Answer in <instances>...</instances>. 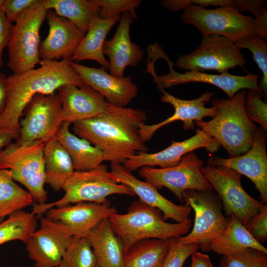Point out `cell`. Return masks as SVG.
I'll return each instance as SVG.
<instances>
[{"instance_id": "1", "label": "cell", "mask_w": 267, "mask_h": 267, "mask_svg": "<svg viewBox=\"0 0 267 267\" xmlns=\"http://www.w3.org/2000/svg\"><path fill=\"white\" fill-rule=\"evenodd\" d=\"M146 113L140 109L113 105L107 102L105 111L90 119L73 123V130L100 149L106 161L122 164L134 155L149 151L139 134Z\"/></svg>"}, {"instance_id": "2", "label": "cell", "mask_w": 267, "mask_h": 267, "mask_svg": "<svg viewBox=\"0 0 267 267\" xmlns=\"http://www.w3.org/2000/svg\"><path fill=\"white\" fill-rule=\"evenodd\" d=\"M40 67L7 78V98L0 115V128L19 133L20 120L27 104L39 93L50 94L61 87L84 83L70 60H42Z\"/></svg>"}, {"instance_id": "3", "label": "cell", "mask_w": 267, "mask_h": 267, "mask_svg": "<svg viewBox=\"0 0 267 267\" xmlns=\"http://www.w3.org/2000/svg\"><path fill=\"white\" fill-rule=\"evenodd\" d=\"M245 89L228 99H214L212 106L217 109L216 116L209 121H195L200 130L215 139L227 151L230 157L248 152L253 143L257 128L248 117L245 107Z\"/></svg>"}, {"instance_id": "4", "label": "cell", "mask_w": 267, "mask_h": 267, "mask_svg": "<svg viewBox=\"0 0 267 267\" xmlns=\"http://www.w3.org/2000/svg\"><path fill=\"white\" fill-rule=\"evenodd\" d=\"M147 52V68L145 72L152 75L156 87L165 89L188 83L201 82L220 88L229 98L243 89H253L263 94L259 87V75L248 73L245 76H237L228 72L210 74L197 71L180 73L174 69V63L157 43L149 44Z\"/></svg>"}, {"instance_id": "5", "label": "cell", "mask_w": 267, "mask_h": 267, "mask_svg": "<svg viewBox=\"0 0 267 267\" xmlns=\"http://www.w3.org/2000/svg\"><path fill=\"white\" fill-rule=\"evenodd\" d=\"M109 220L115 234L121 239L125 254L136 243L147 239L169 240L189 233L191 221L170 223L163 219L162 212L140 201H135L125 214L117 212Z\"/></svg>"}, {"instance_id": "6", "label": "cell", "mask_w": 267, "mask_h": 267, "mask_svg": "<svg viewBox=\"0 0 267 267\" xmlns=\"http://www.w3.org/2000/svg\"><path fill=\"white\" fill-rule=\"evenodd\" d=\"M64 194L53 202L34 203L32 213L41 215L49 209L79 202L103 203L108 202L111 195L135 196L127 186L117 182L110 177L107 166L101 164L89 171H75L64 183Z\"/></svg>"}, {"instance_id": "7", "label": "cell", "mask_w": 267, "mask_h": 267, "mask_svg": "<svg viewBox=\"0 0 267 267\" xmlns=\"http://www.w3.org/2000/svg\"><path fill=\"white\" fill-rule=\"evenodd\" d=\"M174 5L177 11L184 9L182 23L196 27L202 36L219 35L237 42L255 35L254 18L232 7L207 9L185 0H175Z\"/></svg>"}, {"instance_id": "8", "label": "cell", "mask_w": 267, "mask_h": 267, "mask_svg": "<svg viewBox=\"0 0 267 267\" xmlns=\"http://www.w3.org/2000/svg\"><path fill=\"white\" fill-rule=\"evenodd\" d=\"M45 144L42 141L24 145L11 143L0 151V169L8 170L14 180L23 185L38 204L47 200L44 187Z\"/></svg>"}, {"instance_id": "9", "label": "cell", "mask_w": 267, "mask_h": 267, "mask_svg": "<svg viewBox=\"0 0 267 267\" xmlns=\"http://www.w3.org/2000/svg\"><path fill=\"white\" fill-rule=\"evenodd\" d=\"M47 10L44 0H39L24 11L13 25L7 45V66L13 74H21L40 64V30Z\"/></svg>"}, {"instance_id": "10", "label": "cell", "mask_w": 267, "mask_h": 267, "mask_svg": "<svg viewBox=\"0 0 267 267\" xmlns=\"http://www.w3.org/2000/svg\"><path fill=\"white\" fill-rule=\"evenodd\" d=\"M233 40L222 36H203L197 48L178 57L176 65L187 71L214 70L220 74L237 66L243 67L246 61Z\"/></svg>"}, {"instance_id": "11", "label": "cell", "mask_w": 267, "mask_h": 267, "mask_svg": "<svg viewBox=\"0 0 267 267\" xmlns=\"http://www.w3.org/2000/svg\"><path fill=\"white\" fill-rule=\"evenodd\" d=\"M61 110V102L57 91L35 95L20 120L19 134L15 143L19 145L36 141L46 143L55 138L62 124Z\"/></svg>"}, {"instance_id": "12", "label": "cell", "mask_w": 267, "mask_h": 267, "mask_svg": "<svg viewBox=\"0 0 267 267\" xmlns=\"http://www.w3.org/2000/svg\"><path fill=\"white\" fill-rule=\"evenodd\" d=\"M201 172L221 199L226 213L235 216L245 226L267 205L245 191L241 183V175L235 171L207 165Z\"/></svg>"}, {"instance_id": "13", "label": "cell", "mask_w": 267, "mask_h": 267, "mask_svg": "<svg viewBox=\"0 0 267 267\" xmlns=\"http://www.w3.org/2000/svg\"><path fill=\"white\" fill-rule=\"evenodd\" d=\"M203 165V161L191 151L174 167L160 169L143 167L140 168L138 175L157 189L167 188L183 203V194L186 190L213 189L201 172Z\"/></svg>"}, {"instance_id": "14", "label": "cell", "mask_w": 267, "mask_h": 267, "mask_svg": "<svg viewBox=\"0 0 267 267\" xmlns=\"http://www.w3.org/2000/svg\"><path fill=\"white\" fill-rule=\"evenodd\" d=\"M212 190H188L183 194V201L195 212L194 225L191 231L178 237L181 243L198 244L202 248L219 236L226 228L228 219Z\"/></svg>"}, {"instance_id": "15", "label": "cell", "mask_w": 267, "mask_h": 267, "mask_svg": "<svg viewBox=\"0 0 267 267\" xmlns=\"http://www.w3.org/2000/svg\"><path fill=\"white\" fill-rule=\"evenodd\" d=\"M73 235L69 228L47 217L42 218L26 244L35 267H58Z\"/></svg>"}, {"instance_id": "16", "label": "cell", "mask_w": 267, "mask_h": 267, "mask_svg": "<svg viewBox=\"0 0 267 267\" xmlns=\"http://www.w3.org/2000/svg\"><path fill=\"white\" fill-rule=\"evenodd\" d=\"M262 127H257L253 143L246 153L235 157L223 158L212 156L207 165L222 166L232 169L249 178L259 191L262 201H267V154L266 134Z\"/></svg>"}, {"instance_id": "17", "label": "cell", "mask_w": 267, "mask_h": 267, "mask_svg": "<svg viewBox=\"0 0 267 267\" xmlns=\"http://www.w3.org/2000/svg\"><path fill=\"white\" fill-rule=\"evenodd\" d=\"M220 147L215 139L198 128L195 134L188 139L179 142L172 141L170 146L157 152H143L132 156L123 165L131 172L143 167L158 166L167 168L177 165L184 155L197 149L205 148L214 153Z\"/></svg>"}, {"instance_id": "18", "label": "cell", "mask_w": 267, "mask_h": 267, "mask_svg": "<svg viewBox=\"0 0 267 267\" xmlns=\"http://www.w3.org/2000/svg\"><path fill=\"white\" fill-rule=\"evenodd\" d=\"M109 175L117 182L129 187L139 201L159 210L163 213L164 220L171 219L176 222H182L189 218L191 210L189 205L175 204L160 194L150 182L136 178L123 165L111 163Z\"/></svg>"}, {"instance_id": "19", "label": "cell", "mask_w": 267, "mask_h": 267, "mask_svg": "<svg viewBox=\"0 0 267 267\" xmlns=\"http://www.w3.org/2000/svg\"><path fill=\"white\" fill-rule=\"evenodd\" d=\"M162 93L161 101L171 104L174 108V114L164 121L156 124L141 125L139 134L143 142L149 141L154 133L160 128L172 122L180 121L183 123L184 130L194 129V122L203 120L207 117L214 118L217 109L213 106L206 107V103L209 102L214 95L210 91L202 93L199 97L192 100H184L169 93L161 87H157Z\"/></svg>"}, {"instance_id": "20", "label": "cell", "mask_w": 267, "mask_h": 267, "mask_svg": "<svg viewBox=\"0 0 267 267\" xmlns=\"http://www.w3.org/2000/svg\"><path fill=\"white\" fill-rule=\"evenodd\" d=\"M46 18L49 30L40 44L39 53L41 61L70 60L85 34L69 20L58 16L52 10L46 11Z\"/></svg>"}, {"instance_id": "21", "label": "cell", "mask_w": 267, "mask_h": 267, "mask_svg": "<svg viewBox=\"0 0 267 267\" xmlns=\"http://www.w3.org/2000/svg\"><path fill=\"white\" fill-rule=\"evenodd\" d=\"M70 64L84 84L99 92L113 105L126 107L138 94V86L129 76L116 77L102 67H90L71 61Z\"/></svg>"}, {"instance_id": "22", "label": "cell", "mask_w": 267, "mask_h": 267, "mask_svg": "<svg viewBox=\"0 0 267 267\" xmlns=\"http://www.w3.org/2000/svg\"><path fill=\"white\" fill-rule=\"evenodd\" d=\"M61 102V121L70 124L102 114L107 101L99 92L83 84H68L57 90Z\"/></svg>"}, {"instance_id": "23", "label": "cell", "mask_w": 267, "mask_h": 267, "mask_svg": "<svg viewBox=\"0 0 267 267\" xmlns=\"http://www.w3.org/2000/svg\"><path fill=\"white\" fill-rule=\"evenodd\" d=\"M116 212L109 201L79 202L51 208L46 211V217L66 226L73 236H85L101 221Z\"/></svg>"}, {"instance_id": "24", "label": "cell", "mask_w": 267, "mask_h": 267, "mask_svg": "<svg viewBox=\"0 0 267 267\" xmlns=\"http://www.w3.org/2000/svg\"><path fill=\"white\" fill-rule=\"evenodd\" d=\"M134 20L129 12L122 13L114 35L103 45V53L109 59V74L116 77H124L126 68L137 66L144 57V51L130 39V26Z\"/></svg>"}, {"instance_id": "25", "label": "cell", "mask_w": 267, "mask_h": 267, "mask_svg": "<svg viewBox=\"0 0 267 267\" xmlns=\"http://www.w3.org/2000/svg\"><path fill=\"white\" fill-rule=\"evenodd\" d=\"M100 267H125L122 242L115 234L109 218L101 221L85 236Z\"/></svg>"}, {"instance_id": "26", "label": "cell", "mask_w": 267, "mask_h": 267, "mask_svg": "<svg viewBox=\"0 0 267 267\" xmlns=\"http://www.w3.org/2000/svg\"><path fill=\"white\" fill-rule=\"evenodd\" d=\"M227 226L215 239L201 248L226 256L248 248L267 253V249L256 240L234 215H230Z\"/></svg>"}, {"instance_id": "27", "label": "cell", "mask_w": 267, "mask_h": 267, "mask_svg": "<svg viewBox=\"0 0 267 267\" xmlns=\"http://www.w3.org/2000/svg\"><path fill=\"white\" fill-rule=\"evenodd\" d=\"M70 124L63 123L55 139L68 153L75 171H89L97 167L105 161L103 152L86 139L72 134Z\"/></svg>"}, {"instance_id": "28", "label": "cell", "mask_w": 267, "mask_h": 267, "mask_svg": "<svg viewBox=\"0 0 267 267\" xmlns=\"http://www.w3.org/2000/svg\"><path fill=\"white\" fill-rule=\"evenodd\" d=\"M121 18L120 15L103 19L97 18L91 25L70 60L76 62L84 60H94L106 70H108L109 62L103 53V45L106 37L112 27Z\"/></svg>"}, {"instance_id": "29", "label": "cell", "mask_w": 267, "mask_h": 267, "mask_svg": "<svg viewBox=\"0 0 267 267\" xmlns=\"http://www.w3.org/2000/svg\"><path fill=\"white\" fill-rule=\"evenodd\" d=\"M45 183L59 191L75 171L67 151L55 138L45 143L44 148Z\"/></svg>"}, {"instance_id": "30", "label": "cell", "mask_w": 267, "mask_h": 267, "mask_svg": "<svg viewBox=\"0 0 267 267\" xmlns=\"http://www.w3.org/2000/svg\"><path fill=\"white\" fill-rule=\"evenodd\" d=\"M45 8L73 23L86 34L99 17V8L91 0H44Z\"/></svg>"}, {"instance_id": "31", "label": "cell", "mask_w": 267, "mask_h": 267, "mask_svg": "<svg viewBox=\"0 0 267 267\" xmlns=\"http://www.w3.org/2000/svg\"><path fill=\"white\" fill-rule=\"evenodd\" d=\"M168 248V240L140 241L125 254V267H161Z\"/></svg>"}, {"instance_id": "32", "label": "cell", "mask_w": 267, "mask_h": 267, "mask_svg": "<svg viewBox=\"0 0 267 267\" xmlns=\"http://www.w3.org/2000/svg\"><path fill=\"white\" fill-rule=\"evenodd\" d=\"M33 202L31 195L14 182L9 171L0 169V223Z\"/></svg>"}, {"instance_id": "33", "label": "cell", "mask_w": 267, "mask_h": 267, "mask_svg": "<svg viewBox=\"0 0 267 267\" xmlns=\"http://www.w3.org/2000/svg\"><path fill=\"white\" fill-rule=\"evenodd\" d=\"M37 219L32 212L23 210L17 211L0 223V245L20 240L26 244L36 229Z\"/></svg>"}, {"instance_id": "34", "label": "cell", "mask_w": 267, "mask_h": 267, "mask_svg": "<svg viewBox=\"0 0 267 267\" xmlns=\"http://www.w3.org/2000/svg\"><path fill=\"white\" fill-rule=\"evenodd\" d=\"M96 258L86 236H73L58 267H95Z\"/></svg>"}, {"instance_id": "35", "label": "cell", "mask_w": 267, "mask_h": 267, "mask_svg": "<svg viewBox=\"0 0 267 267\" xmlns=\"http://www.w3.org/2000/svg\"><path fill=\"white\" fill-rule=\"evenodd\" d=\"M237 46L247 49L253 55L254 60L262 71L263 77L259 84L261 92H267V40L257 35H253L244 40L235 42Z\"/></svg>"}, {"instance_id": "36", "label": "cell", "mask_w": 267, "mask_h": 267, "mask_svg": "<svg viewBox=\"0 0 267 267\" xmlns=\"http://www.w3.org/2000/svg\"><path fill=\"white\" fill-rule=\"evenodd\" d=\"M219 267H267V253L248 248L223 256Z\"/></svg>"}, {"instance_id": "37", "label": "cell", "mask_w": 267, "mask_h": 267, "mask_svg": "<svg viewBox=\"0 0 267 267\" xmlns=\"http://www.w3.org/2000/svg\"><path fill=\"white\" fill-rule=\"evenodd\" d=\"M99 8V17L106 19L128 12L134 19L137 16L135 9L141 3L140 0H91Z\"/></svg>"}, {"instance_id": "38", "label": "cell", "mask_w": 267, "mask_h": 267, "mask_svg": "<svg viewBox=\"0 0 267 267\" xmlns=\"http://www.w3.org/2000/svg\"><path fill=\"white\" fill-rule=\"evenodd\" d=\"M168 241V250L161 267H182L187 259L200 248L198 244L181 243L178 238H171Z\"/></svg>"}, {"instance_id": "39", "label": "cell", "mask_w": 267, "mask_h": 267, "mask_svg": "<svg viewBox=\"0 0 267 267\" xmlns=\"http://www.w3.org/2000/svg\"><path fill=\"white\" fill-rule=\"evenodd\" d=\"M260 92L249 89L245 98L246 114L253 122H256L265 131L267 130V104L261 99Z\"/></svg>"}, {"instance_id": "40", "label": "cell", "mask_w": 267, "mask_h": 267, "mask_svg": "<svg viewBox=\"0 0 267 267\" xmlns=\"http://www.w3.org/2000/svg\"><path fill=\"white\" fill-rule=\"evenodd\" d=\"M247 229L259 242L267 239V206L252 218L245 225Z\"/></svg>"}, {"instance_id": "41", "label": "cell", "mask_w": 267, "mask_h": 267, "mask_svg": "<svg viewBox=\"0 0 267 267\" xmlns=\"http://www.w3.org/2000/svg\"><path fill=\"white\" fill-rule=\"evenodd\" d=\"M39 0H3L0 9L4 12L8 22H15L21 14Z\"/></svg>"}, {"instance_id": "42", "label": "cell", "mask_w": 267, "mask_h": 267, "mask_svg": "<svg viewBox=\"0 0 267 267\" xmlns=\"http://www.w3.org/2000/svg\"><path fill=\"white\" fill-rule=\"evenodd\" d=\"M12 26L13 24L8 22L4 12L0 9V68L3 65L2 53L8 44Z\"/></svg>"}, {"instance_id": "43", "label": "cell", "mask_w": 267, "mask_h": 267, "mask_svg": "<svg viewBox=\"0 0 267 267\" xmlns=\"http://www.w3.org/2000/svg\"><path fill=\"white\" fill-rule=\"evenodd\" d=\"M255 35L267 40V10L254 18Z\"/></svg>"}, {"instance_id": "44", "label": "cell", "mask_w": 267, "mask_h": 267, "mask_svg": "<svg viewBox=\"0 0 267 267\" xmlns=\"http://www.w3.org/2000/svg\"><path fill=\"white\" fill-rule=\"evenodd\" d=\"M190 267H214V266L208 255L196 251L192 254Z\"/></svg>"}, {"instance_id": "45", "label": "cell", "mask_w": 267, "mask_h": 267, "mask_svg": "<svg viewBox=\"0 0 267 267\" xmlns=\"http://www.w3.org/2000/svg\"><path fill=\"white\" fill-rule=\"evenodd\" d=\"M19 133L5 129L0 128V148L7 146L13 140H17Z\"/></svg>"}, {"instance_id": "46", "label": "cell", "mask_w": 267, "mask_h": 267, "mask_svg": "<svg viewBox=\"0 0 267 267\" xmlns=\"http://www.w3.org/2000/svg\"><path fill=\"white\" fill-rule=\"evenodd\" d=\"M7 78L0 71V115L3 112L7 98Z\"/></svg>"}, {"instance_id": "47", "label": "cell", "mask_w": 267, "mask_h": 267, "mask_svg": "<svg viewBox=\"0 0 267 267\" xmlns=\"http://www.w3.org/2000/svg\"><path fill=\"white\" fill-rule=\"evenodd\" d=\"M3 1V0H0V7L1 4H2Z\"/></svg>"}, {"instance_id": "48", "label": "cell", "mask_w": 267, "mask_h": 267, "mask_svg": "<svg viewBox=\"0 0 267 267\" xmlns=\"http://www.w3.org/2000/svg\"><path fill=\"white\" fill-rule=\"evenodd\" d=\"M95 267H100L98 266V265H97L96 266H95Z\"/></svg>"}]
</instances>
